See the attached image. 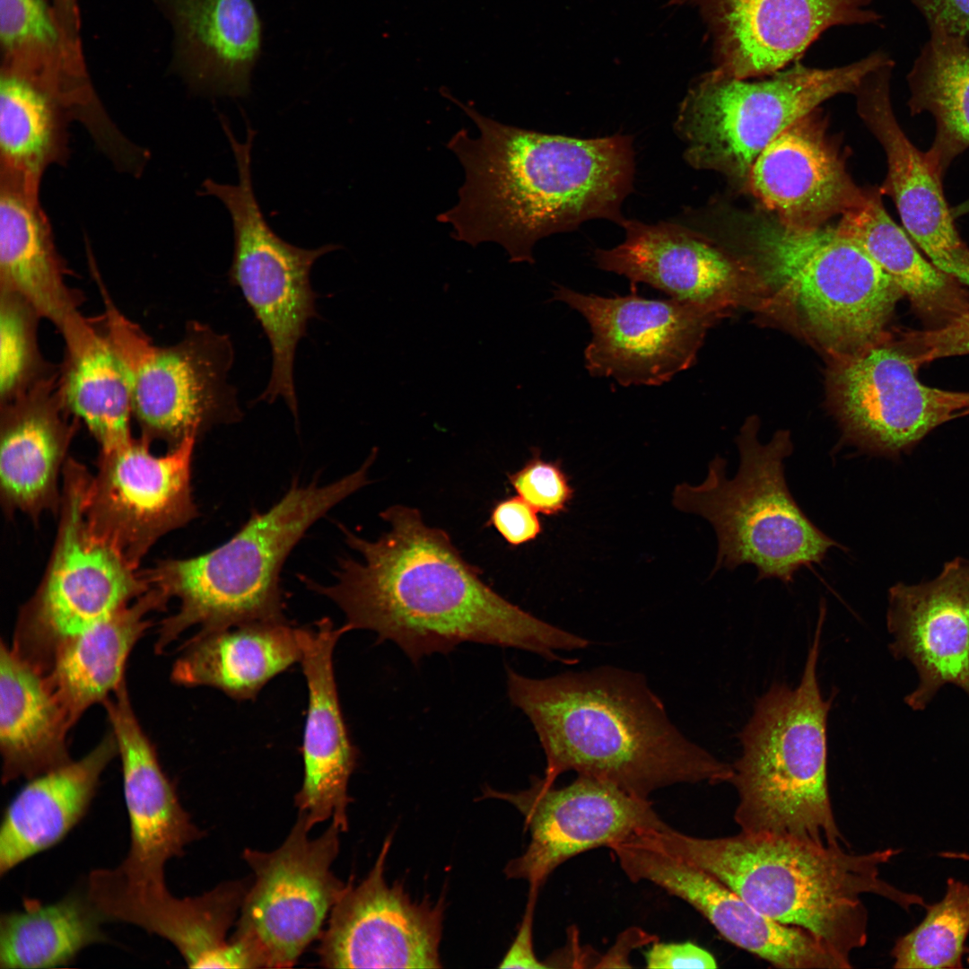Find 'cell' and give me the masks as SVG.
<instances>
[{"instance_id":"obj_21","label":"cell","mask_w":969,"mask_h":969,"mask_svg":"<svg viewBox=\"0 0 969 969\" xmlns=\"http://www.w3.org/2000/svg\"><path fill=\"white\" fill-rule=\"evenodd\" d=\"M886 62L872 70L855 92L858 113L882 145L887 174L880 188L897 209L905 231L939 270L969 287V246L946 200L942 181L924 152L905 135L894 113Z\"/></svg>"},{"instance_id":"obj_32","label":"cell","mask_w":969,"mask_h":969,"mask_svg":"<svg viewBox=\"0 0 969 969\" xmlns=\"http://www.w3.org/2000/svg\"><path fill=\"white\" fill-rule=\"evenodd\" d=\"M116 755V738L109 731L81 759L70 760L29 780L3 816L1 876L69 834L86 814L100 776Z\"/></svg>"},{"instance_id":"obj_6","label":"cell","mask_w":969,"mask_h":969,"mask_svg":"<svg viewBox=\"0 0 969 969\" xmlns=\"http://www.w3.org/2000/svg\"><path fill=\"white\" fill-rule=\"evenodd\" d=\"M826 607L819 617L799 685L774 684L755 703L739 733L741 756L729 781L738 802L740 832L789 836L847 847L827 784L826 721L833 698L821 694L816 664Z\"/></svg>"},{"instance_id":"obj_36","label":"cell","mask_w":969,"mask_h":969,"mask_svg":"<svg viewBox=\"0 0 969 969\" xmlns=\"http://www.w3.org/2000/svg\"><path fill=\"white\" fill-rule=\"evenodd\" d=\"M879 188L845 212L838 231L860 246L901 289L926 328L942 327L969 310V292L917 249L889 216Z\"/></svg>"},{"instance_id":"obj_33","label":"cell","mask_w":969,"mask_h":969,"mask_svg":"<svg viewBox=\"0 0 969 969\" xmlns=\"http://www.w3.org/2000/svg\"><path fill=\"white\" fill-rule=\"evenodd\" d=\"M64 357L57 388L69 414L85 424L100 450L130 441L132 388L127 369L102 318L81 314L59 331Z\"/></svg>"},{"instance_id":"obj_31","label":"cell","mask_w":969,"mask_h":969,"mask_svg":"<svg viewBox=\"0 0 969 969\" xmlns=\"http://www.w3.org/2000/svg\"><path fill=\"white\" fill-rule=\"evenodd\" d=\"M39 189L0 175V288L24 297L59 331L80 313L83 298L66 282Z\"/></svg>"},{"instance_id":"obj_25","label":"cell","mask_w":969,"mask_h":969,"mask_svg":"<svg viewBox=\"0 0 969 969\" xmlns=\"http://www.w3.org/2000/svg\"><path fill=\"white\" fill-rule=\"evenodd\" d=\"M345 626L336 628L329 618L313 627H298L302 670L308 686V711L303 733L302 785L294 803L311 829L332 819L342 832L348 828L349 779L356 766L357 750L343 718L333 667V651Z\"/></svg>"},{"instance_id":"obj_49","label":"cell","mask_w":969,"mask_h":969,"mask_svg":"<svg viewBox=\"0 0 969 969\" xmlns=\"http://www.w3.org/2000/svg\"><path fill=\"white\" fill-rule=\"evenodd\" d=\"M51 5L68 48L74 56L84 58L81 39L79 0H51Z\"/></svg>"},{"instance_id":"obj_45","label":"cell","mask_w":969,"mask_h":969,"mask_svg":"<svg viewBox=\"0 0 969 969\" xmlns=\"http://www.w3.org/2000/svg\"><path fill=\"white\" fill-rule=\"evenodd\" d=\"M486 525L493 526L511 546L531 542L543 532L537 511L519 495L496 502Z\"/></svg>"},{"instance_id":"obj_40","label":"cell","mask_w":969,"mask_h":969,"mask_svg":"<svg viewBox=\"0 0 969 969\" xmlns=\"http://www.w3.org/2000/svg\"><path fill=\"white\" fill-rule=\"evenodd\" d=\"M104 917L87 893L52 904L26 900L23 909L0 919V966L6 969L65 965L83 948L102 942Z\"/></svg>"},{"instance_id":"obj_19","label":"cell","mask_w":969,"mask_h":969,"mask_svg":"<svg viewBox=\"0 0 969 969\" xmlns=\"http://www.w3.org/2000/svg\"><path fill=\"white\" fill-rule=\"evenodd\" d=\"M873 0H671L698 9L715 69L738 79L772 75L802 58L835 26L878 24Z\"/></svg>"},{"instance_id":"obj_27","label":"cell","mask_w":969,"mask_h":969,"mask_svg":"<svg viewBox=\"0 0 969 969\" xmlns=\"http://www.w3.org/2000/svg\"><path fill=\"white\" fill-rule=\"evenodd\" d=\"M622 243L596 249L605 271L646 284L681 301L720 312L739 292V266L712 241L682 222L646 223L625 218Z\"/></svg>"},{"instance_id":"obj_22","label":"cell","mask_w":969,"mask_h":969,"mask_svg":"<svg viewBox=\"0 0 969 969\" xmlns=\"http://www.w3.org/2000/svg\"><path fill=\"white\" fill-rule=\"evenodd\" d=\"M627 873L680 898L729 942L777 968H851L809 932L764 915L711 874L652 843L631 853Z\"/></svg>"},{"instance_id":"obj_39","label":"cell","mask_w":969,"mask_h":969,"mask_svg":"<svg viewBox=\"0 0 969 969\" xmlns=\"http://www.w3.org/2000/svg\"><path fill=\"white\" fill-rule=\"evenodd\" d=\"M66 108L49 92L18 76H0V175L39 187L45 171L68 154Z\"/></svg>"},{"instance_id":"obj_3","label":"cell","mask_w":969,"mask_h":969,"mask_svg":"<svg viewBox=\"0 0 969 969\" xmlns=\"http://www.w3.org/2000/svg\"><path fill=\"white\" fill-rule=\"evenodd\" d=\"M508 695L544 750L543 780L575 772L642 799L681 783L729 782L733 768L685 738L638 673L599 667L530 678L507 668Z\"/></svg>"},{"instance_id":"obj_13","label":"cell","mask_w":969,"mask_h":969,"mask_svg":"<svg viewBox=\"0 0 969 969\" xmlns=\"http://www.w3.org/2000/svg\"><path fill=\"white\" fill-rule=\"evenodd\" d=\"M305 816L298 818L280 847L272 851L246 849L253 871L231 939L240 944L255 968L292 967L322 933L323 922L346 882L331 866L339 851L335 824L309 837Z\"/></svg>"},{"instance_id":"obj_16","label":"cell","mask_w":969,"mask_h":969,"mask_svg":"<svg viewBox=\"0 0 969 969\" xmlns=\"http://www.w3.org/2000/svg\"><path fill=\"white\" fill-rule=\"evenodd\" d=\"M553 301L581 313L592 337L584 350L585 367L594 377L623 386H657L669 381L695 361L707 329L720 312L676 299L602 297L564 286Z\"/></svg>"},{"instance_id":"obj_35","label":"cell","mask_w":969,"mask_h":969,"mask_svg":"<svg viewBox=\"0 0 969 969\" xmlns=\"http://www.w3.org/2000/svg\"><path fill=\"white\" fill-rule=\"evenodd\" d=\"M168 598L150 589L128 606L65 642L45 679L70 728L92 705L104 703L125 682L127 658L152 625L149 615Z\"/></svg>"},{"instance_id":"obj_38","label":"cell","mask_w":969,"mask_h":969,"mask_svg":"<svg viewBox=\"0 0 969 969\" xmlns=\"http://www.w3.org/2000/svg\"><path fill=\"white\" fill-rule=\"evenodd\" d=\"M930 36L907 74L911 115L934 118L933 142L924 152L942 179L953 161L969 148V39L941 25Z\"/></svg>"},{"instance_id":"obj_26","label":"cell","mask_w":969,"mask_h":969,"mask_svg":"<svg viewBox=\"0 0 969 969\" xmlns=\"http://www.w3.org/2000/svg\"><path fill=\"white\" fill-rule=\"evenodd\" d=\"M816 111V110H815ZM815 111L773 140L754 162L748 186L781 222L817 227L859 205L867 189L846 170L840 152Z\"/></svg>"},{"instance_id":"obj_42","label":"cell","mask_w":969,"mask_h":969,"mask_svg":"<svg viewBox=\"0 0 969 969\" xmlns=\"http://www.w3.org/2000/svg\"><path fill=\"white\" fill-rule=\"evenodd\" d=\"M41 319L24 297L0 288V404L23 395L58 371L39 348Z\"/></svg>"},{"instance_id":"obj_9","label":"cell","mask_w":969,"mask_h":969,"mask_svg":"<svg viewBox=\"0 0 969 969\" xmlns=\"http://www.w3.org/2000/svg\"><path fill=\"white\" fill-rule=\"evenodd\" d=\"M888 57L877 50L832 68L797 62L754 82L713 68L694 81L679 106L674 127L685 144L684 157L695 169L747 187L754 162L773 140L828 99L854 94Z\"/></svg>"},{"instance_id":"obj_43","label":"cell","mask_w":969,"mask_h":969,"mask_svg":"<svg viewBox=\"0 0 969 969\" xmlns=\"http://www.w3.org/2000/svg\"><path fill=\"white\" fill-rule=\"evenodd\" d=\"M519 470L508 474V481L516 493L537 511L557 516L568 510L574 489L561 460H545L538 448Z\"/></svg>"},{"instance_id":"obj_23","label":"cell","mask_w":969,"mask_h":969,"mask_svg":"<svg viewBox=\"0 0 969 969\" xmlns=\"http://www.w3.org/2000/svg\"><path fill=\"white\" fill-rule=\"evenodd\" d=\"M886 624L894 636L892 655L909 660L918 673L907 705L924 710L947 684L969 695V559L947 562L927 582L892 586Z\"/></svg>"},{"instance_id":"obj_15","label":"cell","mask_w":969,"mask_h":969,"mask_svg":"<svg viewBox=\"0 0 969 969\" xmlns=\"http://www.w3.org/2000/svg\"><path fill=\"white\" fill-rule=\"evenodd\" d=\"M197 438L162 456L144 438L102 450L83 501L91 531L135 569L155 542L197 516L191 465Z\"/></svg>"},{"instance_id":"obj_2","label":"cell","mask_w":969,"mask_h":969,"mask_svg":"<svg viewBox=\"0 0 969 969\" xmlns=\"http://www.w3.org/2000/svg\"><path fill=\"white\" fill-rule=\"evenodd\" d=\"M479 135L448 141L464 169L458 200L437 216L452 238L500 244L511 263H534L536 243L593 219L618 225L633 188L632 135L580 138L502 124L457 101Z\"/></svg>"},{"instance_id":"obj_10","label":"cell","mask_w":969,"mask_h":969,"mask_svg":"<svg viewBox=\"0 0 969 969\" xmlns=\"http://www.w3.org/2000/svg\"><path fill=\"white\" fill-rule=\"evenodd\" d=\"M104 325L129 374L133 418L141 437L168 450L186 438L243 416L228 380L234 360L230 336L192 320L176 344L157 345L116 307L100 280Z\"/></svg>"},{"instance_id":"obj_11","label":"cell","mask_w":969,"mask_h":969,"mask_svg":"<svg viewBox=\"0 0 969 969\" xmlns=\"http://www.w3.org/2000/svg\"><path fill=\"white\" fill-rule=\"evenodd\" d=\"M60 519L42 581L21 611L12 650L41 673L69 640L128 606L150 585L90 529L83 508L90 473L67 458Z\"/></svg>"},{"instance_id":"obj_17","label":"cell","mask_w":969,"mask_h":969,"mask_svg":"<svg viewBox=\"0 0 969 969\" xmlns=\"http://www.w3.org/2000/svg\"><path fill=\"white\" fill-rule=\"evenodd\" d=\"M531 782L517 792L483 789L484 798L507 801L523 816L530 841L520 856L507 863L504 873L529 886L541 887L557 867L579 854L609 848L666 824L650 799L592 777L577 775L561 788L542 777L534 776Z\"/></svg>"},{"instance_id":"obj_34","label":"cell","mask_w":969,"mask_h":969,"mask_svg":"<svg viewBox=\"0 0 969 969\" xmlns=\"http://www.w3.org/2000/svg\"><path fill=\"white\" fill-rule=\"evenodd\" d=\"M300 660L296 627L287 620L250 622L199 631L183 646L171 677L181 685L212 686L233 699L250 700Z\"/></svg>"},{"instance_id":"obj_29","label":"cell","mask_w":969,"mask_h":969,"mask_svg":"<svg viewBox=\"0 0 969 969\" xmlns=\"http://www.w3.org/2000/svg\"><path fill=\"white\" fill-rule=\"evenodd\" d=\"M57 375L0 404V495L6 513L37 520L60 509L59 476L80 422L62 401Z\"/></svg>"},{"instance_id":"obj_50","label":"cell","mask_w":969,"mask_h":969,"mask_svg":"<svg viewBox=\"0 0 969 969\" xmlns=\"http://www.w3.org/2000/svg\"><path fill=\"white\" fill-rule=\"evenodd\" d=\"M941 856L946 857V858H953V859L956 858V859L969 860V853L949 852L948 851V852L941 853Z\"/></svg>"},{"instance_id":"obj_20","label":"cell","mask_w":969,"mask_h":969,"mask_svg":"<svg viewBox=\"0 0 969 969\" xmlns=\"http://www.w3.org/2000/svg\"><path fill=\"white\" fill-rule=\"evenodd\" d=\"M224 882L194 897L173 896L165 883L137 881L118 866L92 870L86 886L105 920L142 928L170 941L191 968H255L246 949L227 939L249 886Z\"/></svg>"},{"instance_id":"obj_8","label":"cell","mask_w":969,"mask_h":969,"mask_svg":"<svg viewBox=\"0 0 969 969\" xmlns=\"http://www.w3.org/2000/svg\"><path fill=\"white\" fill-rule=\"evenodd\" d=\"M758 425L755 418L748 419L737 438L739 466L732 478L727 460L717 455L701 484L676 486L673 504L714 528L718 552L711 574L749 563L757 569L756 581L775 578L789 584L799 569L820 564L832 547L846 548L808 518L788 487L790 432L779 431L763 444Z\"/></svg>"},{"instance_id":"obj_4","label":"cell","mask_w":969,"mask_h":969,"mask_svg":"<svg viewBox=\"0 0 969 969\" xmlns=\"http://www.w3.org/2000/svg\"><path fill=\"white\" fill-rule=\"evenodd\" d=\"M642 836L711 874L764 915L800 928L848 964L868 939L862 896H883L904 909L926 907L879 877L900 850L854 853L789 836L749 834L704 838L665 824Z\"/></svg>"},{"instance_id":"obj_14","label":"cell","mask_w":969,"mask_h":969,"mask_svg":"<svg viewBox=\"0 0 969 969\" xmlns=\"http://www.w3.org/2000/svg\"><path fill=\"white\" fill-rule=\"evenodd\" d=\"M919 368L897 341L887 338L838 359L830 383L846 443L862 453L896 458L936 427L969 415V392L925 385Z\"/></svg>"},{"instance_id":"obj_24","label":"cell","mask_w":969,"mask_h":969,"mask_svg":"<svg viewBox=\"0 0 969 969\" xmlns=\"http://www.w3.org/2000/svg\"><path fill=\"white\" fill-rule=\"evenodd\" d=\"M122 765L130 844L118 866L128 877L165 883L166 862L202 837L179 802L133 711L125 683L104 703Z\"/></svg>"},{"instance_id":"obj_12","label":"cell","mask_w":969,"mask_h":969,"mask_svg":"<svg viewBox=\"0 0 969 969\" xmlns=\"http://www.w3.org/2000/svg\"><path fill=\"white\" fill-rule=\"evenodd\" d=\"M234 158L239 183L221 184L207 179L201 194L217 197L231 215L234 246L229 283L240 291L271 346V376L257 402L274 403L282 397L297 420L296 348L307 334L309 321L319 317L310 270L319 258L340 246L326 244L309 249L279 237L268 225L254 194L251 151L239 148Z\"/></svg>"},{"instance_id":"obj_7","label":"cell","mask_w":969,"mask_h":969,"mask_svg":"<svg viewBox=\"0 0 969 969\" xmlns=\"http://www.w3.org/2000/svg\"><path fill=\"white\" fill-rule=\"evenodd\" d=\"M749 230L756 276L837 359L886 338V324L904 293L836 227H796L771 216Z\"/></svg>"},{"instance_id":"obj_47","label":"cell","mask_w":969,"mask_h":969,"mask_svg":"<svg viewBox=\"0 0 969 969\" xmlns=\"http://www.w3.org/2000/svg\"><path fill=\"white\" fill-rule=\"evenodd\" d=\"M539 889L537 886H529L522 921L514 941L499 965L500 968H548L544 961L537 957L533 946L534 911Z\"/></svg>"},{"instance_id":"obj_37","label":"cell","mask_w":969,"mask_h":969,"mask_svg":"<svg viewBox=\"0 0 969 969\" xmlns=\"http://www.w3.org/2000/svg\"><path fill=\"white\" fill-rule=\"evenodd\" d=\"M70 726L42 673L11 648L0 652L3 782L30 780L70 761Z\"/></svg>"},{"instance_id":"obj_48","label":"cell","mask_w":969,"mask_h":969,"mask_svg":"<svg viewBox=\"0 0 969 969\" xmlns=\"http://www.w3.org/2000/svg\"><path fill=\"white\" fill-rule=\"evenodd\" d=\"M928 25H941L969 39V0H909Z\"/></svg>"},{"instance_id":"obj_28","label":"cell","mask_w":969,"mask_h":969,"mask_svg":"<svg viewBox=\"0 0 969 969\" xmlns=\"http://www.w3.org/2000/svg\"><path fill=\"white\" fill-rule=\"evenodd\" d=\"M172 33L170 69L195 92L246 97L263 42L252 0H153Z\"/></svg>"},{"instance_id":"obj_41","label":"cell","mask_w":969,"mask_h":969,"mask_svg":"<svg viewBox=\"0 0 969 969\" xmlns=\"http://www.w3.org/2000/svg\"><path fill=\"white\" fill-rule=\"evenodd\" d=\"M923 921L899 938L891 955L895 968H961L969 949V886L948 878L947 891L926 907Z\"/></svg>"},{"instance_id":"obj_30","label":"cell","mask_w":969,"mask_h":969,"mask_svg":"<svg viewBox=\"0 0 969 969\" xmlns=\"http://www.w3.org/2000/svg\"><path fill=\"white\" fill-rule=\"evenodd\" d=\"M1 73L26 79L53 94L97 143L118 127L98 98L86 63L65 41L46 0H0Z\"/></svg>"},{"instance_id":"obj_46","label":"cell","mask_w":969,"mask_h":969,"mask_svg":"<svg viewBox=\"0 0 969 969\" xmlns=\"http://www.w3.org/2000/svg\"><path fill=\"white\" fill-rule=\"evenodd\" d=\"M648 968H716L713 955L690 942L662 943L655 941L645 953Z\"/></svg>"},{"instance_id":"obj_5","label":"cell","mask_w":969,"mask_h":969,"mask_svg":"<svg viewBox=\"0 0 969 969\" xmlns=\"http://www.w3.org/2000/svg\"><path fill=\"white\" fill-rule=\"evenodd\" d=\"M370 455L356 471L325 485L292 482L265 512L254 511L228 541L197 556L159 561L141 571L150 587L179 610L162 621L156 650L163 651L193 625L214 631L250 622L284 621L280 574L307 529L369 483Z\"/></svg>"},{"instance_id":"obj_1","label":"cell","mask_w":969,"mask_h":969,"mask_svg":"<svg viewBox=\"0 0 969 969\" xmlns=\"http://www.w3.org/2000/svg\"><path fill=\"white\" fill-rule=\"evenodd\" d=\"M380 517L389 530L374 541L341 526L362 561L340 559L335 583L301 577L308 589L340 607L348 631L375 632L379 642H395L415 663L467 642L517 648L550 660H561L557 650L589 645L495 592L448 533L427 526L417 509L397 504Z\"/></svg>"},{"instance_id":"obj_44","label":"cell","mask_w":969,"mask_h":969,"mask_svg":"<svg viewBox=\"0 0 969 969\" xmlns=\"http://www.w3.org/2000/svg\"><path fill=\"white\" fill-rule=\"evenodd\" d=\"M903 341L920 366L937 359L969 354V310L942 327L905 332Z\"/></svg>"},{"instance_id":"obj_18","label":"cell","mask_w":969,"mask_h":969,"mask_svg":"<svg viewBox=\"0 0 969 969\" xmlns=\"http://www.w3.org/2000/svg\"><path fill=\"white\" fill-rule=\"evenodd\" d=\"M392 835L366 877L354 876L333 906L317 954L328 968H441L445 904L413 900L384 876Z\"/></svg>"}]
</instances>
